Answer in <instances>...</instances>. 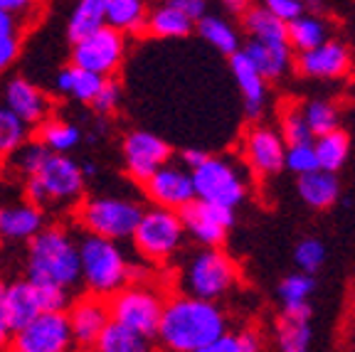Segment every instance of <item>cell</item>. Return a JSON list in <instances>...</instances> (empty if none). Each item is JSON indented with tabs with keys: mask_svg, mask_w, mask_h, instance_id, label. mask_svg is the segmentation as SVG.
<instances>
[{
	"mask_svg": "<svg viewBox=\"0 0 355 352\" xmlns=\"http://www.w3.org/2000/svg\"><path fill=\"white\" fill-rule=\"evenodd\" d=\"M225 333V315L212 301L173 296L166 301L155 337L173 352H207Z\"/></svg>",
	"mask_w": 355,
	"mask_h": 352,
	"instance_id": "obj_1",
	"label": "cell"
},
{
	"mask_svg": "<svg viewBox=\"0 0 355 352\" xmlns=\"http://www.w3.org/2000/svg\"><path fill=\"white\" fill-rule=\"evenodd\" d=\"M28 279L33 283H50L72 291L82 279L77 239L62 227H42L30 239Z\"/></svg>",
	"mask_w": 355,
	"mask_h": 352,
	"instance_id": "obj_2",
	"label": "cell"
},
{
	"mask_svg": "<svg viewBox=\"0 0 355 352\" xmlns=\"http://www.w3.org/2000/svg\"><path fill=\"white\" fill-rule=\"evenodd\" d=\"M79 269L87 288L96 296L109 298L131 281V264L114 239L87 234L79 242Z\"/></svg>",
	"mask_w": 355,
	"mask_h": 352,
	"instance_id": "obj_3",
	"label": "cell"
},
{
	"mask_svg": "<svg viewBox=\"0 0 355 352\" xmlns=\"http://www.w3.org/2000/svg\"><path fill=\"white\" fill-rule=\"evenodd\" d=\"M82 168L67 153H47L42 166L35 175H28L25 182V200L35 202L37 207L44 204H74L84 193Z\"/></svg>",
	"mask_w": 355,
	"mask_h": 352,
	"instance_id": "obj_4",
	"label": "cell"
},
{
	"mask_svg": "<svg viewBox=\"0 0 355 352\" xmlns=\"http://www.w3.org/2000/svg\"><path fill=\"white\" fill-rule=\"evenodd\" d=\"M185 227L180 220L178 209L158 207L153 204L150 209L141 212V220L136 222L131 231L133 247L150 264H161L168 261L178 252L183 242Z\"/></svg>",
	"mask_w": 355,
	"mask_h": 352,
	"instance_id": "obj_5",
	"label": "cell"
},
{
	"mask_svg": "<svg viewBox=\"0 0 355 352\" xmlns=\"http://www.w3.org/2000/svg\"><path fill=\"white\" fill-rule=\"evenodd\" d=\"M106 301H109L111 320L153 340L158 333V323H161L163 306H166L161 291L144 286V283H126L116 293H111Z\"/></svg>",
	"mask_w": 355,
	"mask_h": 352,
	"instance_id": "obj_6",
	"label": "cell"
},
{
	"mask_svg": "<svg viewBox=\"0 0 355 352\" xmlns=\"http://www.w3.org/2000/svg\"><path fill=\"white\" fill-rule=\"evenodd\" d=\"M144 209L133 200L126 197H89L87 202L79 204V225L89 234H99L106 239H128L133 227L141 220Z\"/></svg>",
	"mask_w": 355,
	"mask_h": 352,
	"instance_id": "obj_7",
	"label": "cell"
},
{
	"mask_svg": "<svg viewBox=\"0 0 355 352\" xmlns=\"http://www.w3.org/2000/svg\"><path fill=\"white\" fill-rule=\"evenodd\" d=\"M183 281L190 296L215 301V298L225 296L234 286L237 266L225 252H220L217 247H210L207 252H200L190 261Z\"/></svg>",
	"mask_w": 355,
	"mask_h": 352,
	"instance_id": "obj_8",
	"label": "cell"
},
{
	"mask_svg": "<svg viewBox=\"0 0 355 352\" xmlns=\"http://www.w3.org/2000/svg\"><path fill=\"white\" fill-rule=\"evenodd\" d=\"M10 347L17 352H67L74 347L67 310H40L12 333Z\"/></svg>",
	"mask_w": 355,
	"mask_h": 352,
	"instance_id": "obj_9",
	"label": "cell"
},
{
	"mask_svg": "<svg viewBox=\"0 0 355 352\" xmlns=\"http://www.w3.org/2000/svg\"><path fill=\"white\" fill-rule=\"evenodd\" d=\"M193 175L195 197L207 200V202H220L227 207H237L247 195L244 180L230 160L210 158L207 155L198 168L190 170Z\"/></svg>",
	"mask_w": 355,
	"mask_h": 352,
	"instance_id": "obj_10",
	"label": "cell"
},
{
	"mask_svg": "<svg viewBox=\"0 0 355 352\" xmlns=\"http://www.w3.org/2000/svg\"><path fill=\"white\" fill-rule=\"evenodd\" d=\"M72 44V64L89 69V72L104 74V77H111L116 72L126 55V35L111 25H104L96 33Z\"/></svg>",
	"mask_w": 355,
	"mask_h": 352,
	"instance_id": "obj_11",
	"label": "cell"
},
{
	"mask_svg": "<svg viewBox=\"0 0 355 352\" xmlns=\"http://www.w3.org/2000/svg\"><path fill=\"white\" fill-rule=\"evenodd\" d=\"M180 212L185 231H190L195 242L205 247H220L227 237V229L234 225V207L220 202H207V200H190Z\"/></svg>",
	"mask_w": 355,
	"mask_h": 352,
	"instance_id": "obj_12",
	"label": "cell"
},
{
	"mask_svg": "<svg viewBox=\"0 0 355 352\" xmlns=\"http://www.w3.org/2000/svg\"><path fill=\"white\" fill-rule=\"evenodd\" d=\"M173 150L161 136L148 131H133L123 138V163H126L128 175L136 182H144L150 173L171 160Z\"/></svg>",
	"mask_w": 355,
	"mask_h": 352,
	"instance_id": "obj_13",
	"label": "cell"
},
{
	"mask_svg": "<svg viewBox=\"0 0 355 352\" xmlns=\"http://www.w3.org/2000/svg\"><path fill=\"white\" fill-rule=\"evenodd\" d=\"M141 185H144L150 202L158 204V207L183 209L190 200H195L193 175L183 168L168 166V163L155 173H150Z\"/></svg>",
	"mask_w": 355,
	"mask_h": 352,
	"instance_id": "obj_14",
	"label": "cell"
},
{
	"mask_svg": "<svg viewBox=\"0 0 355 352\" xmlns=\"http://www.w3.org/2000/svg\"><path fill=\"white\" fill-rule=\"evenodd\" d=\"M67 318H69V331H72L74 347L92 350L96 345V340H99L104 325L111 320L109 301L104 296H96V293L84 296L69 306Z\"/></svg>",
	"mask_w": 355,
	"mask_h": 352,
	"instance_id": "obj_15",
	"label": "cell"
},
{
	"mask_svg": "<svg viewBox=\"0 0 355 352\" xmlns=\"http://www.w3.org/2000/svg\"><path fill=\"white\" fill-rule=\"evenodd\" d=\"M244 160L257 177L277 175L284 168L286 143L277 131L264 126H254L244 133Z\"/></svg>",
	"mask_w": 355,
	"mask_h": 352,
	"instance_id": "obj_16",
	"label": "cell"
},
{
	"mask_svg": "<svg viewBox=\"0 0 355 352\" xmlns=\"http://www.w3.org/2000/svg\"><path fill=\"white\" fill-rule=\"evenodd\" d=\"M299 72H304L306 77H318V79L345 77L350 72V52L345 50V44L333 42V39H323L316 47L301 52Z\"/></svg>",
	"mask_w": 355,
	"mask_h": 352,
	"instance_id": "obj_17",
	"label": "cell"
},
{
	"mask_svg": "<svg viewBox=\"0 0 355 352\" xmlns=\"http://www.w3.org/2000/svg\"><path fill=\"white\" fill-rule=\"evenodd\" d=\"M6 106L10 111H15L28 126L42 123L44 118H50V111H52L50 96L40 87H35L33 82H28V79H22V77H15L8 82Z\"/></svg>",
	"mask_w": 355,
	"mask_h": 352,
	"instance_id": "obj_18",
	"label": "cell"
},
{
	"mask_svg": "<svg viewBox=\"0 0 355 352\" xmlns=\"http://www.w3.org/2000/svg\"><path fill=\"white\" fill-rule=\"evenodd\" d=\"M42 227V209L30 200L15 204H0V239L3 242H30Z\"/></svg>",
	"mask_w": 355,
	"mask_h": 352,
	"instance_id": "obj_19",
	"label": "cell"
},
{
	"mask_svg": "<svg viewBox=\"0 0 355 352\" xmlns=\"http://www.w3.org/2000/svg\"><path fill=\"white\" fill-rule=\"evenodd\" d=\"M230 67H232L234 82L239 84V91L244 94V101H247V116L250 118H259L266 96V79L252 64L250 57L244 55V50H237L230 55Z\"/></svg>",
	"mask_w": 355,
	"mask_h": 352,
	"instance_id": "obj_20",
	"label": "cell"
},
{
	"mask_svg": "<svg viewBox=\"0 0 355 352\" xmlns=\"http://www.w3.org/2000/svg\"><path fill=\"white\" fill-rule=\"evenodd\" d=\"M195 22L185 15L180 8H175L171 0H166L163 6H155L146 12L144 30L150 37H185V35L193 30Z\"/></svg>",
	"mask_w": 355,
	"mask_h": 352,
	"instance_id": "obj_21",
	"label": "cell"
},
{
	"mask_svg": "<svg viewBox=\"0 0 355 352\" xmlns=\"http://www.w3.org/2000/svg\"><path fill=\"white\" fill-rule=\"evenodd\" d=\"M338 180H336V173H328V170H316L304 173L299 175V195L309 207L313 209H326L331 204H336L338 200Z\"/></svg>",
	"mask_w": 355,
	"mask_h": 352,
	"instance_id": "obj_22",
	"label": "cell"
},
{
	"mask_svg": "<svg viewBox=\"0 0 355 352\" xmlns=\"http://www.w3.org/2000/svg\"><path fill=\"white\" fill-rule=\"evenodd\" d=\"M244 55L250 57L252 64L259 69L264 79H277L286 72L288 60H291V47L286 42H259L252 39L244 47Z\"/></svg>",
	"mask_w": 355,
	"mask_h": 352,
	"instance_id": "obj_23",
	"label": "cell"
},
{
	"mask_svg": "<svg viewBox=\"0 0 355 352\" xmlns=\"http://www.w3.org/2000/svg\"><path fill=\"white\" fill-rule=\"evenodd\" d=\"M6 308L10 315L12 331H17L20 325H25L28 320H33L40 313V298H37V286L33 281H15L10 286H6Z\"/></svg>",
	"mask_w": 355,
	"mask_h": 352,
	"instance_id": "obj_24",
	"label": "cell"
},
{
	"mask_svg": "<svg viewBox=\"0 0 355 352\" xmlns=\"http://www.w3.org/2000/svg\"><path fill=\"white\" fill-rule=\"evenodd\" d=\"M106 15V25L128 33H144L148 0H101Z\"/></svg>",
	"mask_w": 355,
	"mask_h": 352,
	"instance_id": "obj_25",
	"label": "cell"
},
{
	"mask_svg": "<svg viewBox=\"0 0 355 352\" xmlns=\"http://www.w3.org/2000/svg\"><path fill=\"white\" fill-rule=\"evenodd\" d=\"M104 79V74L89 72V69H82L77 64H69L57 74V89L62 94H67V96L82 101V104H89L101 89Z\"/></svg>",
	"mask_w": 355,
	"mask_h": 352,
	"instance_id": "obj_26",
	"label": "cell"
},
{
	"mask_svg": "<svg viewBox=\"0 0 355 352\" xmlns=\"http://www.w3.org/2000/svg\"><path fill=\"white\" fill-rule=\"evenodd\" d=\"M244 15V30L252 35V39L259 42H286V22L279 20L269 8H247Z\"/></svg>",
	"mask_w": 355,
	"mask_h": 352,
	"instance_id": "obj_27",
	"label": "cell"
},
{
	"mask_svg": "<svg viewBox=\"0 0 355 352\" xmlns=\"http://www.w3.org/2000/svg\"><path fill=\"white\" fill-rule=\"evenodd\" d=\"M94 350L99 352H144L148 350V337H144L141 333L131 331L126 325L109 320L101 331L99 340H96Z\"/></svg>",
	"mask_w": 355,
	"mask_h": 352,
	"instance_id": "obj_28",
	"label": "cell"
},
{
	"mask_svg": "<svg viewBox=\"0 0 355 352\" xmlns=\"http://www.w3.org/2000/svg\"><path fill=\"white\" fill-rule=\"evenodd\" d=\"M348 148H350L348 136H345L343 131H338V128L316 136L313 150H316L318 168L328 173H338L340 168H343L345 158H348Z\"/></svg>",
	"mask_w": 355,
	"mask_h": 352,
	"instance_id": "obj_29",
	"label": "cell"
},
{
	"mask_svg": "<svg viewBox=\"0 0 355 352\" xmlns=\"http://www.w3.org/2000/svg\"><path fill=\"white\" fill-rule=\"evenodd\" d=\"M79 128L74 123L57 121V118H44L42 123H37V141L52 153H69L72 148H77Z\"/></svg>",
	"mask_w": 355,
	"mask_h": 352,
	"instance_id": "obj_30",
	"label": "cell"
},
{
	"mask_svg": "<svg viewBox=\"0 0 355 352\" xmlns=\"http://www.w3.org/2000/svg\"><path fill=\"white\" fill-rule=\"evenodd\" d=\"M106 25V15H104V6L101 0H79L77 8L69 15V25H67V35L72 42L87 37V35L96 33L99 28Z\"/></svg>",
	"mask_w": 355,
	"mask_h": 352,
	"instance_id": "obj_31",
	"label": "cell"
},
{
	"mask_svg": "<svg viewBox=\"0 0 355 352\" xmlns=\"http://www.w3.org/2000/svg\"><path fill=\"white\" fill-rule=\"evenodd\" d=\"M326 39V28L318 17H306L301 12L299 17H294L291 22H286V44L296 47L299 52L311 50Z\"/></svg>",
	"mask_w": 355,
	"mask_h": 352,
	"instance_id": "obj_32",
	"label": "cell"
},
{
	"mask_svg": "<svg viewBox=\"0 0 355 352\" xmlns=\"http://www.w3.org/2000/svg\"><path fill=\"white\" fill-rule=\"evenodd\" d=\"M198 30H200V35H202V39H205L207 44H212L222 55H232V52L239 50L237 33H234L222 17L202 15L198 20Z\"/></svg>",
	"mask_w": 355,
	"mask_h": 352,
	"instance_id": "obj_33",
	"label": "cell"
},
{
	"mask_svg": "<svg viewBox=\"0 0 355 352\" xmlns=\"http://www.w3.org/2000/svg\"><path fill=\"white\" fill-rule=\"evenodd\" d=\"M277 340L284 352H304L311 345V325L309 320L288 318L282 315L277 323Z\"/></svg>",
	"mask_w": 355,
	"mask_h": 352,
	"instance_id": "obj_34",
	"label": "cell"
},
{
	"mask_svg": "<svg viewBox=\"0 0 355 352\" xmlns=\"http://www.w3.org/2000/svg\"><path fill=\"white\" fill-rule=\"evenodd\" d=\"M28 123L15 111L0 106V158H8L17 146L28 141Z\"/></svg>",
	"mask_w": 355,
	"mask_h": 352,
	"instance_id": "obj_35",
	"label": "cell"
},
{
	"mask_svg": "<svg viewBox=\"0 0 355 352\" xmlns=\"http://www.w3.org/2000/svg\"><path fill=\"white\" fill-rule=\"evenodd\" d=\"M282 138L286 146L313 141V136H311L309 126H306V121H304V111H301L294 101H286V106H284V111H282Z\"/></svg>",
	"mask_w": 355,
	"mask_h": 352,
	"instance_id": "obj_36",
	"label": "cell"
},
{
	"mask_svg": "<svg viewBox=\"0 0 355 352\" xmlns=\"http://www.w3.org/2000/svg\"><path fill=\"white\" fill-rule=\"evenodd\" d=\"M304 121L309 126L311 136L316 138L321 133H328L338 128V111L333 109L328 101H311L304 109Z\"/></svg>",
	"mask_w": 355,
	"mask_h": 352,
	"instance_id": "obj_37",
	"label": "cell"
},
{
	"mask_svg": "<svg viewBox=\"0 0 355 352\" xmlns=\"http://www.w3.org/2000/svg\"><path fill=\"white\" fill-rule=\"evenodd\" d=\"M47 153H50V150L44 148L40 141H33V143L25 141V143L17 146L8 158H10L12 168H15L17 173H22V175H35L37 168L42 166V160L47 158Z\"/></svg>",
	"mask_w": 355,
	"mask_h": 352,
	"instance_id": "obj_38",
	"label": "cell"
},
{
	"mask_svg": "<svg viewBox=\"0 0 355 352\" xmlns=\"http://www.w3.org/2000/svg\"><path fill=\"white\" fill-rule=\"evenodd\" d=\"M284 168H288L296 175H304L318 168L316 150H313V141L309 143H291L286 146V153H284Z\"/></svg>",
	"mask_w": 355,
	"mask_h": 352,
	"instance_id": "obj_39",
	"label": "cell"
},
{
	"mask_svg": "<svg viewBox=\"0 0 355 352\" xmlns=\"http://www.w3.org/2000/svg\"><path fill=\"white\" fill-rule=\"evenodd\" d=\"M313 293V276L306 274V271H296V274H288L279 286V296L284 303H294V301H309V296Z\"/></svg>",
	"mask_w": 355,
	"mask_h": 352,
	"instance_id": "obj_40",
	"label": "cell"
},
{
	"mask_svg": "<svg viewBox=\"0 0 355 352\" xmlns=\"http://www.w3.org/2000/svg\"><path fill=\"white\" fill-rule=\"evenodd\" d=\"M294 259H296L299 271L316 274V271L323 266V261H326V249H323V244L318 242V239H304V242L296 247Z\"/></svg>",
	"mask_w": 355,
	"mask_h": 352,
	"instance_id": "obj_41",
	"label": "cell"
},
{
	"mask_svg": "<svg viewBox=\"0 0 355 352\" xmlns=\"http://www.w3.org/2000/svg\"><path fill=\"white\" fill-rule=\"evenodd\" d=\"M119 101H121V87H119L114 79L106 77L101 89L96 91V96L89 101V106H92L96 114H111V111H116Z\"/></svg>",
	"mask_w": 355,
	"mask_h": 352,
	"instance_id": "obj_42",
	"label": "cell"
},
{
	"mask_svg": "<svg viewBox=\"0 0 355 352\" xmlns=\"http://www.w3.org/2000/svg\"><path fill=\"white\" fill-rule=\"evenodd\" d=\"M266 8L284 22H291L304 12V0H266Z\"/></svg>",
	"mask_w": 355,
	"mask_h": 352,
	"instance_id": "obj_43",
	"label": "cell"
},
{
	"mask_svg": "<svg viewBox=\"0 0 355 352\" xmlns=\"http://www.w3.org/2000/svg\"><path fill=\"white\" fill-rule=\"evenodd\" d=\"M12 323L6 308V283L0 281V350H8L12 342Z\"/></svg>",
	"mask_w": 355,
	"mask_h": 352,
	"instance_id": "obj_44",
	"label": "cell"
},
{
	"mask_svg": "<svg viewBox=\"0 0 355 352\" xmlns=\"http://www.w3.org/2000/svg\"><path fill=\"white\" fill-rule=\"evenodd\" d=\"M17 52H20V42H17V35L10 37H0V74L6 72L8 67L17 60Z\"/></svg>",
	"mask_w": 355,
	"mask_h": 352,
	"instance_id": "obj_45",
	"label": "cell"
},
{
	"mask_svg": "<svg viewBox=\"0 0 355 352\" xmlns=\"http://www.w3.org/2000/svg\"><path fill=\"white\" fill-rule=\"evenodd\" d=\"M171 3L175 8H180V10H183L193 22H198L200 17L205 15V8H207L205 0H171Z\"/></svg>",
	"mask_w": 355,
	"mask_h": 352,
	"instance_id": "obj_46",
	"label": "cell"
},
{
	"mask_svg": "<svg viewBox=\"0 0 355 352\" xmlns=\"http://www.w3.org/2000/svg\"><path fill=\"white\" fill-rule=\"evenodd\" d=\"M207 352H239V342H237V335H232V333H222L220 337H217L215 342L210 345V350Z\"/></svg>",
	"mask_w": 355,
	"mask_h": 352,
	"instance_id": "obj_47",
	"label": "cell"
},
{
	"mask_svg": "<svg viewBox=\"0 0 355 352\" xmlns=\"http://www.w3.org/2000/svg\"><path fill=\"white\" fill-rule=\"evenodd\" d=\"M10 35H17V17L0 8V37H10Z\"/></svg>",
	"mask_w": 355,
	"mask_h": 352,
	"instance_id": "obj_48",
	"label": "cell"
},
{
	"mask_svg": "<svg viewBox=\"0 0 355 352\" xmlns=\"http://www.w3.org/2000/svg\"><path fill=\"white\" fill-rule=\"evenodd\" d=\"M37 0H0V8L12 15H20V12H28L30 8H35Z\"/></svg>",
	"mask_w": 355,
	"mask_h": 352,
	"instance_id": "obj_49",
	"label": "cell"
},
{
	"mask_svg": "<svg viewBox=\"0 0 355 352\" xmlns=\"http://www.w3.org/2000/svg\"><path fill=\"white\" fill-rule=\"evenodd\" d=\"M237 342H239V352H257L259 350V337L254 333H239L237 335Z\"/></svg>",
	"mask_w": 355,
	"mask_h": 352,
	"instance_id": "obj_50",
	"label": "cell"
},
{
	"mask_svg": "<svg viewBox=\"0 0 355 352\" xmlns=\"http://www.w3.org/2000/svg\"><path fill=\"white\" fill-rule=\"evenodd\" d=\"M207 158V153H202V150H198V148H188V150H183V163L185 166L193 170V168H198L202 160Z\"/></svg>",
	"mask_w": 355,
	"mask_h": 352,
	"instance_id": "obj_51",
	"label": "cell"
},
{
	"mask_svg": "<svg viewBox=\"0 0 355 352\" xmlns=\"http://www.w3.org/2000/svg\"><path fill=\"white\" fill-rule=\"evenodd\" d=\"M222 3H225V8H227L230 12H234V15H242V12L252 6V0H222Z\"/></svg>",
	"mask_w": 355,
	"mask_h": 352,
	"instance_id": "obj_52",
	"label": "cell"
}]
</instances>
